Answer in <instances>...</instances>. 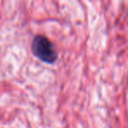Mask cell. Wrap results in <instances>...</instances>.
<instances>
[{"label":"cell","mask_w":128,"mask_h":128,"mask_svg":"<svg viewBox=\"0 0 128 128\" xmlns=\"http://www.w3.org/2000/svg\"><path fill=\"white\" fill-rule=\"evenodd\" d=\"M32 51L39 60L46 63H54L57 60V53L53 44L43 35L34 37L32 43Z\"/></svg>","instance_id":"cell-1"}]
</instances>
